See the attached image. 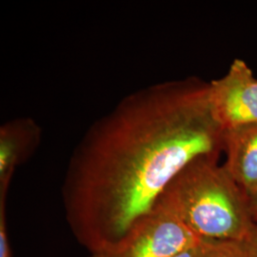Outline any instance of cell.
Returning a JSON list of instances; mask_svg holds the SVG:
<instances>
[{"instance_id":"1","label":"cell","mask_w":257,"mask_h":257,"mask_svg":"<svg viewBox=\"0 0 257 257\" xmlns=\"http://www.w3.org/2000/svg\"><path fill=\"white\" fill-rule=\"evenodd\" d=\"M224 134L197 77L158 83L94 121L70 157L66 221L90 254L112 248L153 210L166 187L201 156L220 157Z\"/></svg>"},{"instance_id":"2","label":"cell","mask_w":257,"mask_h":257,"mask_svg":"<svg viewBox=\"0 0 257 257\" xmlns=\"http://www.w3.org/2000/svg\"><path fill=\"white\" fill-rule=\"evenodd\" d=\"M218 160L216 156L194 159L155 205L173 212L199 238L244 241L255 221L246 193Z\"/></svg>"},{"instance_id":"3","label":"cell","mask_w":257,"mask_h":257,"mask_svg":"<svg viewBox=\"0 0 257 257\" xmlns=\"http://www.w3.org/2000/svg\"><path fill=\"white\" fill-rule=\"evenodd\" d=\"M202 239L165 208L155 205L112 248L89 257H170L197 245Z\"/></svg>"},{"instance_id":"4","label":"cell","mask_w":257,"mask_h":257,"mask_svg":"<svg viewBox=\"0 0 257 257\" xmlns=\"http://www.w3.org/2000/svg\"><path fill=\"white\" fill-rule=\"evenodd\" d=\"M210 98L225 131L257 123V79L244 60L235 59L227 74L210 82Z\"/></svg>"},{"instance_id":"5","label":"cell","mask_w":257,"mask_h":257,"mask_svg":"<svg viewBox=\"0 0 257 257\" xmlns=\"http://www.w3.org/2000/svg\"><path fill=\"white\" fill-rule=\"evenodd\" d=\"M41 128L29 117L9 120L0 128V198H6L13 175L37 150Z\"/></svg>"},{"instance_id":"6","label":"cell","mask_w":257,"mask_h":257,"mask_svg":"<svg viewBox=\"0 0 257 257\" xmlns=\"http://www.w3.org/2000/svg\"><path fill=\"white\" fill-rule=\"evenodd\" d=\"M225 169L248 196L257 188V123L226 130Z\"/></svg>"},{"instance_id":"7","label":"cell","mask_w":257,"mask_h":257,"mask_svg":"<svg viewBox=\"0 0 257 257\" xmlns=\"http://www.w3.org/2000/svg\"><path fill=\"white\" fill-rule=\"evenodd\" d=\"M197 257H246L243 241L202 239Z\"/></svg>"},{"instance_id":"8","label":"cell","mask_w":257,"mask_h":257,"mask_svg":"<svg viewBox=\"0 0 257 257\" xmlns=\"http://www.w3.org/2000/svg\"><path fill=\"white\" fill-rule=\"evenodd\" d=\"M6 198L0 199V257H12L6 227Z\"/></svg>"},{"instance_id":"9","label":"cell","mask_w":257,"mask_h":257,"mask_svg":"<svg viewBox=\"0 0 257 257\" xmlns=\"http://www.w3.org/2000/svg\"><path fill=\"white\" fill-rule=\"evenodd\" d=\"M246 257H257V221L248 237L243 241Z\"/></svg>"},{"instance_id":"10","label":"cell","mask_w":257,"mask_h":257,"mask_svg":"<svg viewBox=\"0 0 257 257\" xmlns=\"http://www.w3.org/2000/svg\"><path fill=\"white\" fill-rule=\"evenodd\" d=\"M248 207L249 211L252 215L253 220L257 221V188L251 193H249L248 196Z\"/></svg>"},{"instance_id":"11","label":"cell","mask_w":257,"mask_h":257,"mask_svg":"<svg viewBox=\"0 0 257 257\" xmlns=\"http://www.w3.org/2000/svg\"><path fill=\"white\" fill-rule=\"evenodd\" d=\"M200 242H201V241H200ZM200 242H199L197 245L192 247V248H188V249L184 250V251L180 252V253H177V254H175L174 256L170 257H197V255H198V251H199Z\"/></svg>"}]
</instances>
